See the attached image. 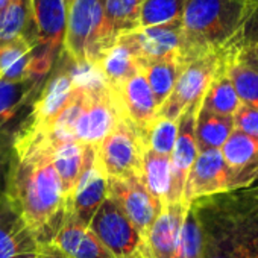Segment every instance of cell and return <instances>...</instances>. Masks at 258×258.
Here are the masks:
<instances>
[{
  "label": "cell",
  "mask_w": 258,
  "mask_h": 258,
  "mask_svg": "<svg viewBox=\"0 0 258 258\" xmlns=\"http://www.w3.org/2000/svg\"><path fill=\"white\" fill-rule=\"evenodd\" d=\"M52 151L47 137L16 139V160L7 190L40 244L52 243L67 217V199L52 164Z\"/></svg>",
  "instance_id": "6da1fadb"
},
{
  "label": "cell",
  "mask_w": 258,
  "mask_h": 258,
  "mask_svg": "<svg viewBox=\"0 0 258 258\" xmlns=\"http://www.w3.org/2000/svg\"><path fill=\"white\" fill-rule=\"evenodd\" d=\"M190 207L201 229V258H258V184Z\"/></svg>",
  "instance_id": "7a4b0ae2"
},
{
  "label": "cell",
  "mask_w": 258,
  "mask_h": 258,
  "mask_svg": "<svg viewBox=\"0 0 258 258\" xmlns=\"http://www.w3.org/2000/svg\"><path fill=\"white\" fill-rule=\"evenodd\" d=\"M256 0H184L181 59L223 52L243 32Z\"/></svg>",
  "instance_id": "3957f363"
},
{
  "label": "cell",
  "mask_w": 258,
  "mask_h": 258,
  "mask_svg": "<svg viewBox=\"0 0 258 258\" xmlns=\"http://www.w3.org/2000/svg\"><path fill=\"white\" fill-rule=\"evenodd\" d=\"M52 70V76L46 78L28 117L23 120L17 139L31 140L35 137H47L53 123L70 102L76 87L78 66L67 53L61 52Z\"/></svg>",
  "instance_id": "277c9868"
},
{
  "label": "cell",
  "mask_w": 258,
  "mask_h": 258,
  "mask_svg": "<svg viewBox=\"0 0 258 258\" xmlns=\"http://www.w3.org/2000/svg\"><path fill=\"white\" fill-rule=\"evenodd\" d=\"M108 49L103 0H75L67 14L62 52L76 66L94 67Z\"/></svg>",
  "instance_id": "5b68a950"
},
{
  "label": "cell",
  "mask_w": 258,
  "mask_h": 258,
  "mask_svg": "<svg viewBox=\"0 0 258 258\" xmlns=\"http://www.w3.org/2000/svg\"><path fill=\"white\" fill-rule=\"evenodd\" d=\"M32 11L38 46L34 52L29 75L32 79L46 81L64 47L69 11L64 0H32Z\"/></svg>",
  "instance_id": "8992f818"
},
{
  "label": "cell",
  "mask_w": 258,
  "mask_h": 258,
  "mask_svg": "<svg viewBox=\"0 0 258 258\" xmlns=\"http://www.w3.org/2000/svg\"><path fill=\"white\" fill-rule=\"evenodd\" d=\"M143 131L120 117L111 134L96 146V155L106 178L142 176L145 154Z\"/></svg>",
  "instance_id": "52a82bcc"
},
{
  "label": "cell",
  "mask_w": 258,
  "mask_h": 258,
  "mask_svg": "<svg viewBox=\"0 0 258 258\" xmlns=\"http://www.w3.org/2000/svg\"><path fill=\"white\" fill-rule=\"evenodd\" d=\"M249 185V181L241 173L231 169L225 163L219 149L199 151L198 158L187 176L182 202L190 205L196 199L244 188Z\"/></svg>",
  "instance_id": "ba28073f"
},
{
  "label": "cell",
  "mask_w": 258,
  "mask_h": 258,
  "mask_svg": "<svg viewBox=\"0 0 258 258\" xmlns=\"http://www.w3.org/2000/svg\"><path fill=\"white\" fill-rule=\"evenodd\" d=\"M88 229L114 258H131L137 253H146L143 235L108 196L90 220Z\"/></svg>",
  "instance_id": "9c48e42d"
},
{
  "label": "cell",
  "mask_w": 258,
  "mask_h": 258,
  "mask_svg": "<svg viewBox=\"0 0 258 258\" xmlns=\"http://www.w3.org/2000/svg\"><path fill=\"white\" fill-rule=\"evenodd\" d=\"M220 61L222 52L210 53L185 62L170 96L158 108L157 117L178 120L188 106L201 103L220 66Z\"/></svg>",
  "instance_id": "30bf717a"
},
{
  "label": "cell",
  "mask_w": 258,
  "mask_h": 258,
  "mask_svg": "<svg viewBox=\"0 0 258 258\" xmlns=\"http://www.w3.org/2000/svg\"><path fill=\"white\" fill-rule=\"evenodd\" d=\"M106 187L108 178L99 164L96 148L85 146L82 170L73 195L67 202V214L79 225L88 228V223L93 219L94 213L108 196Z\"/></svg>",
  "instance_id": "8fae6325"
},
{
  "label": "cell",
  "mask_w": 258,
  "mask_h": 258,
  "mask_svg": "<svg viewBox=\"0 0 258 258\" xmlns=\"http://www.w3.org/2000/svg\"><path fill=\"white\" fill-rule=\"evenodd\" d=\"M106 191L145 238L160 216L163 204L151 195L140 176L108 178Z\"/></svg>",
  "instance_id": "7c38bea8"
},
{
  "label": "cell",
  "mask_w": 258,
  "mask_h": 258,
  "mask_svg": "<svg viewBox=\"0 0 258 258\" xmlns=\"http://www.w3.org/2000/svg\"><path fill=\"white\" fill-rule=\"evenodd\" d=\"M137 58L142 66L169 56L181 58L182 47V25L173 22L160 26L140 28L134 32L118 37Z\"/></svg>",
  "instance_id": "4fadbf2b"
},
{
  "label": "cell",
  "mask_w": 258,
  "mask_h": 258,
  "mask_svg": "<svg viewBox=\"0 0 258 258\" xmlns=\"http://www.w3.org/2000/svg\"><path fill=\"white\" fill-rule=\"evenodd\" d=\"M223 64L240 102L258 109V47L240 35L223 50Z\"/></svg>",
  "instance_id": "5bb4252c"
},
{
  "label": "cell",
  "mask_w": 258,
  "mask_h": 258,
  "mask_svg": "<svg viewBox=\"0 0 258 258\" xmlns=\"http://www.w3.org/2000/svg\"><path fill=\"white\" fill-rule=\"evenodd\" d=\"M40 247L16 204L0 196V258H40Z\"/></svg>",
  "instance_id": "9a60e30c"
},
{
  "label": "cell",
  "mask_w": 258,
  "mask_h": 258,
  "mask_svg": "<svg viewBox=\"0 0 258 258\" xmlns=\"http://www.w3.org/2000/svg\"><path fill=\"white\" fill-rule=\"evenodd\" d=\"M199 106L201 103H195L188 106L178 118V136H176V142L170 155L172 188H170L169 204L182 201V193H184V187L187 182V176L199 154L196 134H195V124H196V115H198Z\"/></svg>",
  "instance_id": "2e32d148"
},
{
  "label": "cell",
  "mask_w": 258,
  "mask_h": 258,
  "mask_svg": "<svg viewBox=\"0 0 258 258\" xmlns=\"http://www.w3.org/2000/svg\"><path fill=\"white\" fill-rule=\"evenodd\" d=\"M108 90L112 94L120 117L131 121L140 131H145L148 124L157 117L158 105L142 72L131 76L118 87Z\"/></svg>",
  "instance_id": "e0dca14e"
},
{
  "label": "cell",
  "mask_w": 258,
  "mask_h": 258,
  "mask_svg": "<svg viewBox=\"0 0 258 258\" xmlns=\"http://www.w3.org/2000/svg\"><path fill=\"white\" fill-rule=\"evenodd\" d=\"M188 205L181 202L167 204L145 237L149 258H178L179 234Z\"/></svg>",
  "instance_id": "ac0fdd59"
},
{
  "label": "cell",
  "mask_w": 258,
  "mask_h": 258,
  "mask_svg": "<svg viewBox=\"0 0 258 258\" xmlns=\"http://www.w3.org/2000/svg\"><path fill=\"white\" fill-rule=\"evenodd\" d=\"M52 244L70 258H114L88 228L75 222L69 214Z\"/></svg>",
  "instance_id": "d6986e66"
},
{
  "label": "cell",
  "mask_w": 258,
  "mask_h": 258,
  "mask_svg": "<svg viewBox=\"0 0 258 258\" xmlns=\"http://www.w3.org/2000/svg\"><path fill=\"white\" fill-rule=\"evenodd\" d=\"M43 84L44 81L37 79L20 82L0 79V126L26 118Z\"/></svg>",
  "instance_id": "ffe728a7"
},
{
  "label": "cell",
  "mask_w": 258,
  "mask_h": 258,
  "mask_svg": "<svg viewBox=\"0 0 258 258\" xmlns=\"http://www.w3.org/2000/svg\"><path fill=\"white\" fill-rule=\"evenodd\" d=\"M143 0H103L105 34L109 47L118 37L142 28Z\"/></svg>",
  "instance_id": "44dd1931"
},
{
  "label": "cell",
  "mask_w": 258,
  "mask_h": 258,
  "mask_svg": "<svg viewBox=\"0 0 258 258\" xmlns=\"http://www.w3.org/2000/svg\"><path fill=\"white\" fill-rule=\"evenodd\" d=\"M225 163L241 173L249 184L258 182V142L234 127L232 134L220 148Z\"/></svg>",
  "instance_id": "7402d4cb"
},
{
  "label": "cell",
  "mask_w": 258,
  "mask_h": 258,
  "mask_svg": "<svg viewBox=\"0 0 258 258\" xmlns=\"http://www.w3.org/2000/svg\"><path fill=\"white\" fill-rule=\"evenodd\" d=\"M94 69L108 88H115L131 76L140 72V64L134 53L121 41L117 40L97 61Z\"/></svg>",
  "instance_id": "603a6c76"
},
{
  "label": "cell",
  "mask_w": 258,
  "mask_h": 258,
  "mask_svg": "<svg viewBox=\"0 0 258 258\" xmlns=\"http://www.w3.org/2000/svg\"><path fill=\"white\" fill-rule=\"evenodd\" d=\"M16 38H26L38 46L32 0H11L0 11V44Z\"/></svg>",
  "instance_id": "cb8c5ba5"
},
{
  "label": "cell",
  "mask_w": 258,
  "mask_h": 258,
  "mask_svg": "<svg viewBox=\"0 0 258 258\" xmlns=\"http://www.w3.org/2000/svg\"><path fill=\"white\" fill-rule=\"evenodd\" d=\"M35 49L37 44L26 38L0 44V79L10 82L32 79L29 70Z\"/></svg>",
  "instance_id": "d4e9b609"
},
{
  "label": "cell",
  "mask_w": 258,
  "mask_h": 258,
  "mask_svg": "<svg viewBox=\"0 0 258 258\" xmlns=\"http://www.w3.org/2000/svg\"><path fill=\"white\" fill-rule=\"evenodd\" d=\"M84 149L85 145H81L76 140H70L53 146L52 151V164L61 181L62 193L67 202L73 195V190L76 187V182L82 170Z\"/></svg>",
  "instance_id": "484cf974"
},
{
  "label": "cell",
  "mask_w": 258,
  "mask_h": 258,
  "mask_svg": "<svg viewBox=\"0 0 258 258\" xmlns=\"http://www.w3.org/2000/svg\"><path fill=\"white\" fill-rule=\"evenodd\" d=\"M140 178L145 187L163 204V207L169 204L172 188V161L169 155L145 149Z\"/></svg>",
  "instance_id": "4316f807"
},
{
  "label": "cell",
  "mask_w": 258,
  "mask_h": 258,
  "mask_svg": "<svg viewBox=\"0 0 258 258\" xmlns=\"http://www.w3.org/2000/svg\"><path fill=\"white\" fill-rule=\"evenodd\" d=\"M234 131L232 115H222L205 111L199 106L195 124L196 143L199 151L219 149L225 145Z\"/></svg>",
  "instance_id": "83f0119b"
},
{
  "label": "cell",
  "mask_w": 258,
  "mask_h": 258,
  "mask_svg": "<svg viewBox=\"0 0 258 258\" xmlns=\"http://www.w3.org/2000/svg\"><path fill=\"white\" fill-rule=\"evenodd\" d=\"M182 67L184 62L179 56H169L142 66L140 72L145 75L158 108L170 96Z\"/></svg>",
  "instance_id": "f1b7e54d"
},
{
  "label": "cell",
  "mask_w": 258,
  "mask_h": 258,
  "mask_svg": "<svg viewBox=\"0 0 258 258\" xmlns=\"http://www.w3.org/2000/svg\"><path fill=\"white\" fill-rule=\"evenodd\" d=\"M240 103L241 102L232 87V82L226 75L225 64H223V52H222L220 66L201 100V108L214 114L234 115Z\"/></svg>",
  "instance_id": "f546056e"
},
{
  "label": "cell",
  "mask_w": 258,
  "mask_h": 258,
  "mask_svg": "<svg viewBox=\"0 0 258 258\" xmlns=\"http://www.w3.org/2000/svg\"><path fill=\"white\" fill-rule=\"evenodd\" d=\"M176 136H178V120L155 117L143 131L145 148L152 152L170 157L176 142Z\"/></svg>",
  "instance_id": "4dcf8cb0"
},
{
  "label": "cell",
  "mask_w": 258,
  "mask_h": 258,
  "mask_svg": "<svg viewBox=\"0 0 258 258\" xmlns=\"http://www.w3.org/2000/svg\"><path fill=\"white\" fill-rule=\"evenodd\" d=\"M184 0H143L142 28L181 22Z\"/></svg>",
  "instance_id": "1f68e13d"
},
{
  "label": "cell",
  "mask_w": 258,
  "mask_h": 258,
  "mask_svg": "<svg viewBox=\"0 0 258 258\" xmlns=\"http://www.w3.org/2000/svg\"><path fill=\"white\" fill-rule=\"evenodd\" d=\"M23 120H14L0 126V196L7 195L8 190L10 176L16 160V139Z\"/></svg>",
  "instance_id": "d6a6232c"
},
{
  "label": "cell",
  "mask_w": 258,
  "mask_h": 258,
  "mask_svg": "<svg viewBox=\"0 0 258 258\" xmlns=\"http://www.w3.org/2000/svg\"><path fill=\"white\" fill-rule=\"evenodd\" d=\"M178 258H201V229L190 205L181 226Z\"/></svg>",
  "instance_id": "836d02e7"
},
{
  "label": "cell",
  "mask_w": 258,
  "mask_h": 258,
  "mask_svg": "<svg viewBox=\"0 0 258 258\" xmlns=\"http://www.w3.org/2000/svg\"><path fill=\"white\" fill-rule=\"evenodd\" d=\"M232 118H234L235 129H238L240 133L258 142V109L240 103Z\"/></svg>",
  "instance_id": "e575fe53"
},
{
  "label": "cell",
  "mask_w": 258,
  "mask_h": 258,
  "mask_svg": "<svg viewBox=\"0 0 258 258\" xmlns=\"http://www.w3.org/2000/svg\"><path fill=\"white\" fill-rule=\"evenodd\" d=\"M241 37L246 38L247 41L253 43L258 47V0H256V5H255L253 13L250 14L249 20L246 22V25L243 28Z\"/></svg>",
  "instance_id": "d590c367"
},
{
  "label": "cell",
  "mask_w": 258,
  "mask_h": 258,
  "mask_svg": "<svg viewBox=\"0 0 258 258\" xmlns=\"http://www.w3.org/2000/svg\"><path fill=\"white\" fill-rule=\"evenodd\" d=\"M40 258H70V256H67L56 246L49 243V244H41V247H40Z\"/></svg>",
  "instance_id": "8d00e7d4"
},
{
  "label": "cell",
  "mask_w": 258,
  "mask_h": 258,
  "mask_svg": "<svg viewBox=\"0 0 258 258\" xmlns=\"http://www.w3.org/2000/svg\"><path fill=\"white\" fill-rule=\"evenodd\" d=\"M10 2H11V0H0V11H4L8 7Z\"/></svg>",
  "instance_id": "74e56055"
},
{
  "label": "cell",
  "mask_w": 258,
  "mask_h": 258,
  "mask_svg": "<svg viewBox=\"0 0 258 258\" xmlns=\"http://www.w3.org/2000/svg\"><path fill=\"white\" fill-rule=\"evenodd\" d=\"M73 2H75V0H64V4H66V8H67V11L70 10V7L73 5Z\"/></svg>",
  "instance_id": "f35d334b"
},
{
  "label": "cell",
  "mask_w": 258,
  "mask_h": 258,
  "mask_svg": "<svg viewBox=\"0 0 258 258\" xmlns=\"http://www.w3.org/2000/svg\"><path fill=\"white\" fill-rule=\"evenodd\" d=\"M131 258H149L146 253H137V255H134V256H131Z\"/></svg>",
  "instance_id": "ab89813d"
}]
</instances>
